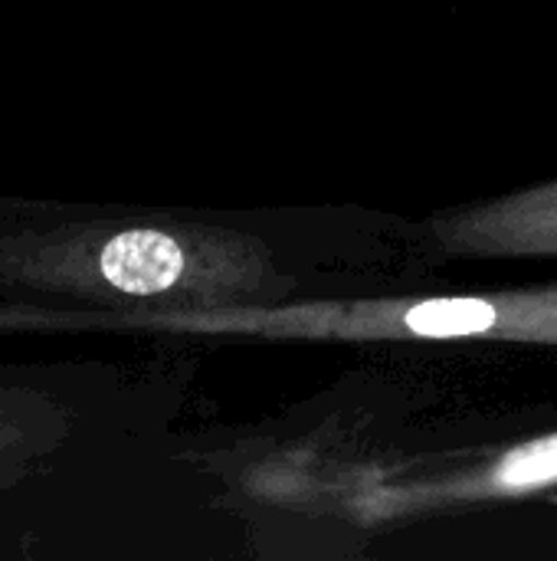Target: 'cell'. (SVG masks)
Segmentation results:
<instances>
[{
	"label": "cell",
	"instance_id": "obj_1",
	"mask_svg": "<svg viewBox=\"0 0 557 561\" xmlns=\"http://www.w3.org/2000/svg\"><path fill=\"white\" fill-rule=\"evenodd\" d=\"M0 289L190 312L269 306L292 296L272 247L246 230L177 217H16L0 220Z\"/></svg>",
	"mask_w": 557,
	"mask_h": 561
},
{
	"label": "cell",
	"instance_id": "obj_2",
	"mask_svg": "<svg viewBox=\"0 0 557 561\" xmlns=\"http://www.w3.org/2000/svg\"><path fill=\"white\" fill-rule=\"evenodd\" d=\"M167 329L263 342H515L557 348V286L190 309L174 312Z\"/></svg>",
	"mask_w": 557,
	"mask_h": 561
},
{
	"label": "cell",
	"instance_id": "obj_3",
	"mask_svg": "<svg viewBox=\"0 0 557 561\" xmlns=\"http://www.w3.org/2000/svg\"><path fill=\"white\" fill-rule=\"evenodd\" d=\"M548 486H557V434L515 444L492 460H479L476 467L446 477L381 483L368 500V513L381 519H397L443 506L529 496Z\"/></svg>",
	"mask_w": 557,
	"mask_h": 561
},
{
	"label": "cell",
	"instance_id": "obj_4",
	"mask_svg": "<svg viewBox=\"0 0 557 561\" xmlns=\"http://www.w3.org/2000/svg\"><path fill=\"white\" fill-rule=\"evenodd\" d=\"M430 233L446 256H557V181L440 210L430 217Z\"/></svg>",
	"mask_w": 557,
	"mask_h": 561
},
{
	"label": "cell",
	"instance_id": "obj_5",
	"mask_svg": "<svg viewBox=\"0 0 557 561\" xmlns=\"http://www.w3.org/2000/svg\"><path fill=\"white\" fill-rule=\"evenodd\" d=\"M66 434V414L33 385L0 378V470L20 457H39Z\"/></svg>",
	"mask_w": 557,
	"mask_h": 561
}]
</instances>
